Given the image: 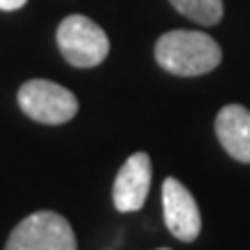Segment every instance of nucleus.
<instances>
[{
  "label": "nucleus",
  "instance_id": "nucleus-10",
  "mask_svg": "<svg viewBox=\"0 0 250 250\" xmlns=\"http://www.w3.org/2000/svg\"><path fill=\"white\" fill-rule=\"evenodd\" d=\"M160 250H169V248H160Z\"/></svg>",
  "mask_w": 250,
  "mask_h": 250
},
{
  "label": "nucleus",
  "instance_id": "nucleus-6",
  "mask_svg": "<svg viewBox=\"0 0 250 250\" xmlns=\"http://www.w3.org/2000/svg\"><path fill=\"white\" fill-rule=\"evenodd\" d=\"M153 179L151 158L146 153H132L125 165L118 169L114 181V206L121 213L139 211L148 197Z\"/></svg>",
  "mask_w": 250,
  "mask_h": 250
},
{
  "label": "nucleus",
  "instance_id": "nucleus-8",
  "mask_svg": "<svg viewBox=\"0 0 250 250\" xmlns=\"http://www.w3.org/2000/svg\"><path fill=\"white\" fill-rule=\"evenodd\" d=\"M174 9L202 26H215L223 19V0H169Z\"/></svg>",
  "mask_w": 250,
  "mask_h": 250
},
{
  "label": "nucleus",
  "instance_id": "nucleus-1",
  "mask_svg": "<svg viewBox=\"0 0 250 250\" xmlns=\"http://www.w3.org/2000/svg\"><path fill=\"white\" fill-rule=\"evenodd\" d=\"M155 61L169 74L199 77L220 65L223 49L199 30H169L155 42Z\"/></svg>",
  "mask_w": 250,
  "mask_h": 250
},
{
  "label": "nucleus",
  "instance_id": "nucleus-3",
  "mask_svg": "<svg viewBox=\"0 0 250 250\" xmlns=\"http://www.w3.org/2000/svg\"><path fill=\"white\" fill-rule=\"evenodd\" d=\"M5 250H77V236L61 213L35 211L14 227Z\"/></svg>",
  "mask_w": 250,
  "mask_h": 250
},
{
  "label": "nucleus",
  "instance_id": "nucleus-4",
  "mask_svg": "<svg viewBox=\"0 0 250 250\" xmlns=\"http://www.w3.org/2000/svg\"><path fill=\"white\" fill-rule=\"evenodd\" d=\"M19 107L28 118L44 125H62L79 111L74 93L61 83L46 79H30L19 88Z\"/></svg>",
  "mask_w": 250,
  "mask_h": 250
},
{
  "label": "nucleus",
  "instance_id": "nucleus-2",
  "mask_svg": "<svg viewBox=\"0 0 250 250\" xmlns=\"http://www.w3.org/2000/svg\"><path fill=\"white\" fill-rule=\"evenodd\" d=\"M56 42L62 58L74 67H95L109 54L107 33L95 21L81 14L62 19L56 30Z\"/></svg>",
  "mask_w": 250,
  "mask_h": 250
},
{
  "label": "nucleus",
  "instance_id": "nucleus-9",
  "mask_svg": "<svg viewBox=\"0 0 250 250\" xmlns=\"http://www.w3.org/2000/svg\"><path fill=\"white\" fill-rule=\"evenodd\" d=\"M28 0H0V9L5 12H14V9H21Z\"/></svg>",
  "mask_w": 250,
  "mask_h": 250
},
{
  "label": "nucleus",
  "instance_id": "nucleus-7",
  "mask_svg": "<svg viewBox=\"0 0 250 250\" xmlns=\"http://www.w3.org/2000/svg\"><path fill=\"white\" fill-rule=\"evenodd\" d=\"M215 134L234 160L250 162V109L227 104L215 116Z\"/></svg>",
  "mask_w": 250,
  "mask_h": 250
},
{
  "label": "nucleus",
  "instance_id": "nucleus-5",
  "mask_svg": "<svg viewBox=\"0 0 250 250\" xmlns=\"http://www.w3.org/2000/svg\"><path fill=\"white\" fill-rule=\"evenodd\" d=\"M162 211L165 225L179 241L192 243L202 232V215L192 192L179 179H165L162 183Z\"/></svg>",
  "mask_w": 250,
  "mask_h": 250
}]
</instances>
